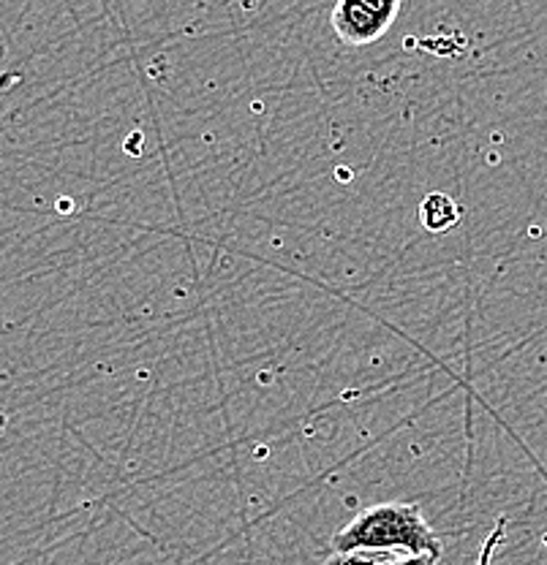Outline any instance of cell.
<instances>
[{
    "label": "cell",
    "mask_w": 547,
    "mask_h": 565,
    "mask_svg": "<svg viewBox=\"0 0 547 565\" xmlns=\"http://www.w3.org/2000/svg\"><path fill=\"white\" fill-rule=\"evenodd\" d=\"M401 0H338L333 31L344 44L365 46L379 41L396 22Z\"/></svg>",
    "instance_id": "obj_2"
},
{
    "label": "cell",
    "mask_w": 547,
    "mask_h": 565,
    "mask_svg": "<svg viewBox=\"0 0 547 565\" xmlns=\"http://www.w3.org/2000/svg\"><path fill=\"white\" fill-rule=\"evenodd\" d=\"M335 552L390 550L403 555H441V544L414 503H379L360 511L333 539Z\"/></svg>",
    "instance_id": "obj_1"
},
{
    "label": "cell",
    "mask_w": 547,
    "mask_h": 565,
    "mask_svg": "<svg viewBox=\"0 0 547 565\" xmlns=\"http://www.w3.org/2000/svg\"><path fill=\"white\" fill-rule=\"evenodd\" d=\"M403 552H390V550H355V552H335L325 565H387L396 557H401Z\"/></svg>",
    "instance_id": "obj_4"
},
{
    "label": "cell",
    "mask_w": 547,
    "mask_h": 565,
    "mask_svg": "<svg viewBox=\"0 0 547 565\" xmlns=\"http://www.w3.org/2000/svg\"><path fill=\"white\" fill-rule=\"evenodd\" d=\"M387 565H439V555H401Z\"/></svg>",
    "instance_id": "obj_5"
},
{
    "label": "cell",
    "mask_w": 547,
    "mask_h": 565,
    "mask_svg": "<svg viewBox=\"0 0 547 565\" xmlns=\"http://www.w3.org/2000/svg\"><path fill=\"white\" fill-rule=\"evenodd\" d=\"M420 223L433 234H444L461 223V207L446 193H428L420 204Z\"/></svg>",
    "instance_id": "obj_3"
}]
</instances>
